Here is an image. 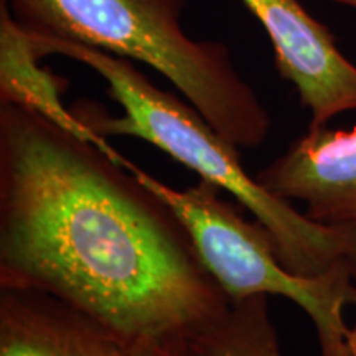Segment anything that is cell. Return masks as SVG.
Instances as JSON below:
<instances>
[{
	"instance_id": "8fae6325",
	"label": "cell",
	"mask_w": 356,
	"mask_h": 356,
	"mask_svg": "<svg viewBox=\"0 0 356 356\" xmlns=\"http://www.w3.org/2000/svg\"><path fill=\"white\" fill-rule=\"evenodd\" d=\"M348 345L351 356H356V323L353 328H350V337H348Z\"/></svg>"
},
{
	"instance_id": "6da1fadb",
	"label": "cell",
	"mask_w": 356,
	"mask_h": 356,
	"mask_svg": "<svg viewBox=\"0 0 356 356\" xmlns=\"http://www.w3.org/2000/svg\"><path fill=\"white\" fill-rule=\"evenodd\" d=\"M0 287L60 297L132 345L188 338L231 307L162 198L92 142L8 102Z\"/></svg>"
},
{
	"instance_id": "7c38bea8",
	"label": "cell",
	"mask_w": 356,
	"mask_h": 356,
	"mask_svg": "<svg viewBox=\"0 0 356 356\" xmlns=\"http://www.w3.org/2000/svg\"><path fill=\"white\" fill-rule=\"evenodd\" d=\"M330 2H337V3H343V6H350L356 8V0H330Z\"/></svg>"
},
{
	"instance_id": "3957f363",
	"label": "cell",
	"mask_w": 356,
	"mask_h": 356,
	"mask_svg": "<svg viewBox=\"0 0 356 356\" xmlns=\"http://www.w3.org/2000/svg\"><path fill=\"white\" fill-rule=\"evenodd\" d=\"M26 33L88 44L145 63L175 86L238 149L269 136L270 115L234 68L229 50L181 29L184 0H8Z\"/></svg>"
},
{
	"instance_id": "30bf717a",
	"label": "cell",
	"mask_w": 356,
	"mask_h": 356,
	"mask_svg": "<svg viewBox=\"0 0 356 356\" xmlns=\"http://www.w3.org/2000/svg\"><path fill=\"white\" fill-rule=\"evenodd\" d=\"M136 356H191L186 338H162L136 345Z\"/></svg>"
},
{
	"instance_id": "9c48e42d",
	"label": "cell",
	"mask_w": 356,
	"mask_h": 356,
	"mask_svg": "<svg viewBox=\"0 0 356 356\" xmlns=\"http://www.w3.org/2000/svg\"><path fill=\"white\" fill-rule=\"evenodd\" d=\"M191 356H282L267 296L231 302L229 310L186 338Z\"/></svg>"
},
{
	"instance_id": "7a4b0ae2",
	"label": "cell",
	"mask_w": 356,
	"mask_h": 356,
	"mask_svg": "<svg viewBox=\"0 0 356 356\" xmlns=\"http://www.w3.org/2000/svg\"><path fill=\"white\" fill-rule=\"evenodd\" d=\"M38 56L61 55L95 70L124 114L111 118L92 102L74 106L76 118L101 137L142 139L193 170L204 181L233 195L273 236L280 262L293 274L317 277L340 264L356 270V238L320 225L291 202L266 190L244 170L239 149L220 136L193 106L149 81L127 58L88 44L30 35Z\"/></svg>"
},
{
	"instance_id": "52a82bcc",
	"label": "cell",
	"mask_w": 356,
	"mask_h": 356,
	"mask_svg": "<svg viewBox=\"0 0 356 356\" xmlns=\"http://www.w3.org/2000/svg\"><path fill=\"white\" fill-rule=\"evenodd\" d=\"M0 356H136V345L60 297L0 287Z\"/></svg>"
},
{
	"instance_id": "277c9868",
	"label": "cell",
	"mask_w": 356,
	"mask_h": 356,
	"mask_svg": "<svg viewBox=\"0 0 356 356\" xmlns=\"http://www.w3.org/2000/svg\"><path fill=\"white\" fill-rule=\"evenodd\" d=\"M122 165L165 202L184 222L200 259L231 302L251 296H279L296 302L317 330L320 356H351L343 310L356 305V270L340 264L327 274L304 277L282 264L273 236L241 216L221 188L202 180L177 190L124 157Z\"/></svg>"
},
{
	"instance_id": "ba28073f",
	"label": "cell",
	"mask_w": 356,
	"mask_h": 356,
	"mask_svg": "<svg viewBox=\"0 0 356 356\" xmlns=\"http://www.w3.org/2000/svg\"><path fill=\"white\" fill-rule=\"evenodd\" d=\"M0 26V102L35 111L66 131L92 142L114 160L118 159L119 154L108 140L89 131L73 109L63 104L61 95L66 81L38 65L40 56L26 33L13 19L7 0H2Z\"/></svg>"
},
{
	"instance_id": "8992f818",
	"label": "cell",
	"mask_w": 356,
	"mask_h": 356,
	"mask_svg": "<svg viewBox=\"0 0 356 356\" xmlns=\"http://www.w3.org/2000/svg\"><path fill=\"white\" fill-rule=\"evenodd\" d=\"M256 178L279 198L304 203L310 220L356 238V127L309 126Z\"/></svg>"
},
{
	"instance_id": "5b68a950",
	"label": "cell",
	"mask_w": 356,
	"mask_h": 356,
	"mask_svg": "<svg viewBox=\"0 0 356 356\" xmlns=\"http://www.w3.org/2000/svg\"><path fill=\"white\" fill-rule=\"evenodd\" d=\"M264 26L282 78L310 113V127L356 111V66L341 55L327 26L299 0H243Z\"/></svg>"
}]
</instances>
